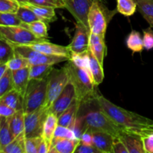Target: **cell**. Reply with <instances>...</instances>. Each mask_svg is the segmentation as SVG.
<instances>
[{"mask_svg":"<svg viewBox=\"0 0 153 153\" xmlns=\"http://www.w3.org/2000/svg\"><path fill=\"white\" fill-rule=\"evenodd\" d=\"M96 100L100 108L124 131L143 137L153 133V120L114 104L101 94L96 93Z\"/></svg>","mask_w":153,"mask_h":153,"instance_id":"1","label":"cell"},{"mask_svg":"<svg viewBox=\"0 0 153 153\" xmlns=\"http://www.w3.org/2000/svg\"><path fill=\"white\" fill-rule=\"evenodd\" d=\"M95 95L81 102L79 106L76 117L82 123L83 132L85 131H105L120 138L125 131L102 111Z\"/></svg>","mask_w":153,"mask_h":153,"instance_id":"2","label":"cell"},{"mask_svg":"<svg viewBox=\"0 0 153 153\" xmlns=\"http://www.w3.org/2000/svg\"><path fill=\"white\" fill-rule=\"evenodd\" d=\"M66 64L69 75V82L73 85L76 91V100L81 104L87 99L95 95V85L89 68H82L68 61Z\"/></svg>","mask_w":153,"mask_h":153,"instance_id":"3","label":"cell"},{"mask_svg":"<svg viewBox=\"0 0 153 153\" xmlns=\"http://www.w3.org/2000/svg\"><path fill=\"white\" fill-rule=\"evenodd\" d=\"M117 10L111 11L103 3V0H94L90 7L88 15V22L90 31L102 37H105L108 23Z\"/></svg>","mask_w":153,"mask_h":153,"instance_id":"4","label":"cell"},{"mask_svg":"<svg viewBox=\"0 0 153 153\" xmlns=\"http://www.w3.org/2000/svg\"><path fill=\"white\" fill-rule=\"evenodd\" d=\"M49 77L43 80L31 79L23 96V111L30 113L44 105Z\"/></svg>","mask_w":153,"mask_h":153,"instance_id":"5","label":"cell"},{"mask_svg":"<svg viewBox=\"0 0 153 153\" xmlns=\"http://www.w3.org/2000/svg\"><path fill=\"white\" fill-rule=\"evenodd\" d=\"M68 83L69 75L67 67L64 66L60 70L54 69L49 76L46 99L43 105L44 108L48 111Z\"/></svg>","mask_w":153,"mask_h":153,"instance_id":"6","label":"cell"},{"mask_svg":"<svg viewBox=\"0 0 153 153\" xmlns=\"http://www.w3.org/2000/svg\"><path fill=\"white\" fill-rule=\"evenodd\" d=\"M0 37L8 42L12 46L28 45L46 40L36 37L26 28L21 25L0 26Z\"/></svg>","mask_w":153,"mask_h":153,"instance_id":"7","label":"cell"},{"mask_svg":"<svg viewBox=\"0 0 153 153\" xmlns=\"http://www.w3.org/2000/svg\"><path fill=\"white\" fill-rule=\"evenodd\" d=\"M15 53L19 54L23 58H26L30 66L36 64H56L58 63L67 61L70 58L64 56L47 55L34 50L28 45H16L13 46Z\"/></svg>","mask_w":153,"mask_h":153,"instance_id":"8","label":"cell"},{"mask_svg":"<svg viewBox=\"0 0 153 153\" xmlns=\"http://www.w3.org/2000/svg\"><path fill=\"white\" fill-rule=\"evenodd\" d=\"M47 115L48 111L43 106L34 111L25 114L24 134L25 138L42 137L43 125Z\"/></svg>","mask_w":153,"mask_h":153,"instance_id":"9","label":"cell"},{"mask_svg":"<svg viewBox=\"0 0 153 153\" xmlns=\"http://www.w3.org/2000/svg\"><path fill=\"white\" fill-rule=\"evenodd\" d=\"M94 1V0H65L66 9L71 13L76 22L82 24L89 29L88 15Z\"/></svg>","mask_w":153,"mask_h":153,"instance_id":"10","label":"cell"},{"mask_svg":"<svg viewBox=\"0 0 153 153\" xmlns=\"http://www.w3.org/2000/svg\"><path fill=\"white\" fill-rule=\"evenodd\" d=\"M76 100V91L73 85L69 82L58 98L48 109V114H54L57 117L62 114Z\"/></svg>","mask_w":153,"mask_h":153,"instance_id":"11","label":"cell"},{"mask_svg":"<svg viewBox=\"0 0 153 153\" xmlns=\"http://www.w3.org/2000/svg\"><path fill=\"white\" fill-rule=\"evenodd\" d=\"M91 31L87 27L79 22H76V31L69 48L73 53L81 54L88 52L89 49V40Z\"/></svg>","mask_w":153,"mask_h":153,"instance_id":"12","label":"cell"},{"mask_svg":"<svg viewBox=\"0 0 153 153\" xmlns=\"http://www.w3.org/2000/svg\"><path fill=\"white\" fill-rule=\"evenodd\" d=\"M28 46L37 52L47 54V55L64 56L69 58H70V56H71V51L69 46H64L50 43L47 40L28 44Z\"/></svg>","mask_w":153,"mask_h":153,"instance_id":"13","label":"cell"},{"mask_svg":"<svg viewBox=\"0 0 153 153\" xmlns=\"http://www.w3.org/2000/svg\"><path fill=\"white\" fill-rule=\"evenodd\" d=\"M93 145L101 153H113V143L114 137L105 131H94Z\"/></svg>","mask_w":153,"mask_h":153,"instance_id":"14","label":"cell"},{"mask_svg":"<svg viewBox=\"0 0 153 153\" xmlns=\"http://www.w3.org/2000/svg\"><path fill=\"white\" fill-rule=\"evenodd\" d=\"M89 49L92 52L97 61L103 66L104 58L106 53V46L105 43V37L98 34L91 33L90 34Z\"/></svg>","mask_w":153,"mask_h":153,"instance_id":"15","label":"cell"},{"mask_svg":"<svg viewBox=\"0 0 153 153\" xmlns=\"http://www.w3.org/2000/svg\"><path fill=\"white\" fill-rule=\"evenodd\" d=\"M128 153H145L142 137L137 134L125 131L120 137Z\"/></svg>","mask_w":153,"mask_h":153,"instance_id":"16","label":"cell"},{"mask_svg":"<svg viewBox=\"0 0 153 153\" xmlns=\"http://www.w3.org/2000/svg\"><path fill=\"white\" fill-rule=\"evenodd\" d=\"M79 143V138L53 139L49 153H73Z\"/></svg>","mask_w":153,"mask_h":153,"instance_id":"17","label":"cell"},{"mask_svg":"<svg viewBox=\"0 0 153 153\" xmlns=\"http://www.w3.org/2000/svg\"><path fill=\"white\" fill-rule=\"evenodd\" d=\"M30 67L12 71L13 88L23 97L29 83Z\"/></svg>","mask_w":153,"mask_h":153,"instance_id":"18","label":"cell"},{"mask_svg":"<svg viewBox=\"0 0 153 153\" xmlns=\"http://www.w3.org/2000/svg\"><path fill=\"white\" fill-rule=\"evenodd\" d=\"M20 4L26 6L28 8L31 9L33 12L35 13L37 16L41 18L42 20L44 21L46 23L52 22L56 20V14H55V10L54 7H48V6L38 5V4H34L30 2H24L21 3Z\"/></svg>","mask_w":153,"mask_h":153,"instance_id":"19","label":"cell"},{"mask_svg":"<svg viewBox=\"0 0 153 153\" xmlns=\"http://www.w3.org/2000/svg\"><path fill=\"white\" fill-rule=\"evenodd\" d=\"M80 103L78 102L76 100L73 102V104L66 109L62 114L58 117V124L62 126L68 127L70 129L73 127V123L76 120L78 111H79Z\"/></svg>","mask_w":153,"mask_h":153,"instance_id":"20","label":"cell"},{"mask_svg":"<svg viewBox=\"0 0 153 153\" xmlns=\"http://www.w3.org/2000/svg\"><path fill=\"white\" fill-rule=\"evenodd\" d=\"M58 125V117L54 114H48L43 125L42 137L46 142L49 149L51 148L55 129Z\"/></svg>","mask_w":153,"mask_h":153,"instance_id":"21","label":"cell"},{"mask_svg":"<svg viewBox=\"0 0 153 153\" xmlns=\"http://www.w3.org/2000/svg\"><path fill=\"white\" fill-rule=\"evenodd\" d=\"M0 102L7 105L16 111L23 110V97L14 88L0 97Z\"/></svg>","mask_w":153,"mask_h":153,"instance_id":"22","label":"cell"},{"mask_svg":"<svg viewBox=\"0 0 153 153\" xmlns=\"http://www.w3.org/2000/svg\"><path fill=\"white\" fill-rule=\"evenodd\" d=\"M88 58H89V70L92 75L94 85L98 86L99 85L103 82L104 79V71H103V66L100 64L97 58L94 57L90 49L88 51Z\"/></svg>","mask_w":153,"mask_h":153,"instance_id":"23","label":"cell"},{"mask_svg":"<svg viewBox=\"0 0 153 153\" xmlns=\"http://www.w3.org/2000/svg\"><path fill=\"white\" fill-rule=\"evenodd\" d=\"M9 126L14 137L24 131L25 128V113L23 110L16 111L12 116L9 117Z\"/></svg>","mask_w":153,"mask_h":153,"instance_id":"24","label":"cell"},{"mask_svg":"<svg viewBox=\"0 0 153 153\" xmlns=\"http://www.w3.org/2000/svg\"><path fill=\"white\" fill-rule=\"evenodd\" d=\"M14 138L9 126L8 117L0 116V152Z\"/></svg>","mask_w":153,"mask_h":153,"instance_id":"25","label":"cell"},{"mask_svg":"<svg viewBox=\"0 0 153 153\" xmlns=\"http://www.w3.org/2000/svg\"><path fill=\"white\" fill-rule=\"evenodd\" d=\"M52 64H36L30 66L29 79L43 80L47 79L53 71Z\"/></svg>","mask_w":153,"mask_h":153,"instance_id":"26","label":"cell"},{"mask_svg":"<svg viewBox=\"0 0 153 153\" xmlns=\"http://www.w3.org/2000/svg\"><path fill=\"white\" fill-rule=\"evenodd\" d=\"M137 10L153 28V0H135Z\"/></svg>","mask_w":153,"mask_h":153,"instance_id":"27","label":"cell"},{"mask_svg":"<svg viewBox=\"0 0 153 153\" xmlns=\"http://www.w3.org/2000/svg\"><path fill=\"white\" fill-rule=\"evenodd\" d=\"M2 153H25V137L24 131L7 145L1 150Z\"/></svg>","mask_w":153,"mask_h":153,"instance_id":"28","label":"cell"},{"mask_svg":"<svg viewBox=\"0 0 153 153\" xmlns=\"http://www.w3.org/2000/svg\"><path fill=\"white\" fill-rule=\"evenodd\" d=\"M22 26L29 30L34 35L40 39H46L48 37L47 23L42 20H37L31 23H22Z\"/></svg>","mask_w":153,"mask_h":153,"instance_id":"29","label":"cell"},{"mask_svg":"<svg viewBox=\"0 0 153 153\" xmlns=\"http://www.w3.org/2000/svg\"><path fill=\"white\" fill-rule=\"evenodd\" d=\"M126 46L130 50L132 51L133 52H141L143 47V38L141 37L140 32L135 30H132L128 37H126Z\"/></svg>","mask_w":153,"mask_h":153,"instance_id":"30","label":"cell"},{"mask_svg":"<svg viewBox=\"0 0 153 153\" xmlns=\"http://www.w3.org/2000/svg\"><path fill=\"white\" fill-rule=\"evenodd\" d=\"M116 10L126 16H132L137 10L135 0H117Z\"/></svg>","mask_w":153,"mask_h":153,"instance_id":"31","label":"cell"},{"mask_svg":"<svg viewBox=\"0 0 153 153\" xmlns=\"http://www.w3.org/2000/svg\"><path fill=\"white\" fill-rule=\"evenodd\" d=\"M15 55L13 46L0 37V64H7Z\"/></svg>","mask_w":153,"mask_h":153,"instance_id":"32","label":"cell"},{"mask_svg":"<svg viewBox=\"0 0 153 153\" xmlns=\"http://www.w3.org/2000/svg\"><path fill=\"white\" fill-rule=\"evenodd\" d=\"M16 13L17 15L18 18L23 23H31V22H35V21L37 20H42L41 18L37 16L34 12H33L31 9L28 8L26 6L23 5V4H20Z\"/></svg>","mask_w":153,"mask_h":153,"instance_id":"33","label":"cell"},{"mask_svg":"<svg viewBox=\"0 0 153 153\" xmlns=\"http://www.w3.org/2000/svg\"><path fill=\"white\" fill-rule=\"evenodd\" d=\"M13 89V83L12 71L7 68L2 77L0 79V97Z\"/></svg>","mask_w":153,"mask_h":153,"instance_id":"34","label":"cell"},{"mask_svg":"<svg viewBox=\"0 0 153 153\" xmlns=\"http://www.w3.org/2000/svg\"><path fill=\"white\" fill-rule=\"evenodd\" d=\"M7 68L10 69L11 71L18 70L25 67H30V64L26 58H23L19 54L15 53L14 56L9 60L7 63Z\"/></svg>","mask_w":153,"mask_h":153,"instance_id":"35","label":"cell"},{"mask_svg":"<svg viewBox=\"0 0 153 153\" xmlns=\"http://www.w3.org/2000/svg\"><path fill=\"white\" fill-rule=\"evenodd\" d=\"M23 22L18 18L16 13L0 12V26L21 25Z\"/></svg>","mask_w":153,"mask_h":153,"instance_id":"36","label":"cell"},{"mask_svg":"<svg viewBox=\"0 0 153 153\" xmlns=\"http://www.w3.org/2000/svg\"><path fill=\"white\" fill-rule=\"evenodd\" d=\"M69 61L73 62L75 65L79 67L89 68V58H88V52L81 54H76L71 52V56H70Z\"/></svg>","mask_w":153,"mask_h":153,"instance_id":"37","label":"cell"},{"mask_svg":"<svg viewBox=\"0 0 153 153\" xmlns=\"http://www.w3.org/2000/svg\"><path fill=\"white\" fill-rule=\"evenodd\" d=\"M20 4L15 0H0V12L16 13Z\"/></svg>","mask_w":153,"mask_h":153,"instance_id":"38","label":"cell"},{"mask_svg":"<svg viewBox=\"0 0 153 153\" xmlns=\"http://www.w3.org/2000/svg\"><path fill=\"white\" fill-rule=\"evenodd\" d=\"M28 2L54 8H66L65 0H29Z\"/></svg>","mask_w":153,"mask_h":153,"instance_id":"39","label":"cell"},{"mask_svg":"<svg viewBox=\"0 0 153 153\" xmlns=\"http://www.w3.org/2000/svg\"><path fill=\"white\" fill-rule=\"evenodd\" d=\"M61 138L73 139V138H77V137H76V135H75L73 130L70 129V128L58 125L56 129H55L53 139H61Z\"/></svg>","mask_w":153,"mask_h":153,"instance_id":"40","label":"cell"},{"mask_svg":"<svg viewBox=\"0 0 153 153\" xmlns=\"http://www.w3.org/2000/svg\"><path fill=\"white\" fill-rule=\"evenodd\" d=\"M42 140V137L25 138V153H37L38 147Z\"/></svg>","mask_w":153,"mask_h":153,"instance_id":"41","label":"cell"},{"mask_svg":"<svg viewBox=\"0 0 153 153\" xmlns=\"http://www.w3.org/2000/svg\"><path fill=\"white\" fill-rule=\"evenodd\" d=\"M143 47L146 50L153 49V30L152 27L143 30Z\"/></svg>","mask_w":153,"mask_h":153,"instance_id":"42","label":"cell"},{"mask_svg":"<svg viewBox=\"0 0 153 153\" xmlns=\"http://www.w3.org/2000/svg\"><path fill=\"white\" fill-rule=\"evenodd\" d=\"M75 153H101V152L94 145L85 144L80 142L75 150Z\"/></svg>","mask_w":153,"mask_h":153,"instance_id":"43","label":"cell"},{"mask_svg":"<svg viewBox=\"0 0 153 153\" xmlns=\"http://www.w3.org/2000/svg\"><path fill=\"white\" fill-rule=\"evenodd\" d=\"M145 153H153V133L142 137Z\"/></svg>","mask_w":153,"mask_h":153,"instance_id":"44","label":"cell"},{"mask_svg":"<svg viewBox=\"0 0 153 153\" xmlns=\"http://www.w3.org/2000/svg\"><path fill=\"white\" fill-rule=\"evenodd\" d=\"M113 153H128L123 142L117 137H114L113 143Z\"/></svg>","mask_w":153,"mask_h":153,"instance_id":"45","label":"cell"},{"mask_svg":"<svg viewBox=\"0 0 153 153\" xmlns=\"http://www.w3.org/2000/svg\"><path fill=\"white\" fill-rule=\"evenodd\" d=\"M15 112L16 111L14 109L11 108L4 103L0 102V116L9 117L12 116Z\"/></svg>","mask_w":153,"mask_h":153,"instance_id":"46","label":"cell"},{"mask_svg":"<svg viewBox=\"0 0 153 153\" xmlns=\"http://www.w3.org/2000/svg\"><path fill=\"white\" fill-rule=\"evenodd\" d=\"M80 142L88 145H93L92 132L90 131H85L80 137Z\"/></svg>","mask_w":153,"mask_h":153,"instance_id":"47","label":"cell"},{"mask_svg":"<svg viewBox=\"0 0 153 153\" xmlns=\"http://www.w3.org/2000/svg\"><path fill=\"white\" fill-rule=\"evenodd\" d=\"M49 147L48 146L47 143L43 139V140L40 143V146L38 147V151H37V153H49Z\"/></svg>","mask_w":153,"mask_h":153,"instance_id":"48","label":"cell"},{"mask_svg":"<svg viewBox=\"0 0 153 153\" xmlns=\"http://www.w3.org/2000/svg\"><path fill=\"white\" fill-rule=\"evenodd\" d=\"M7 69V64H0V79L2 77V76L4 75V73H5Z\"/></svg>","mask_w":153,"mask_h":153,"instance_id":"49","label":"cell"},{"mask_svg":"<svg viewBox=\"0 0 153 153\" xmlns=\"http://www.w3.org/2000/svg\"><path fill=\"white\" fill-rule=\"evenodd\" d=\"M15 1H18V2L19 3V4H21V3H24V2H28L29 0H15Z\"/></svg>","mask_w":153,"mask_h":153,"instance_id":"50","label":"cell"}]
</instances>
